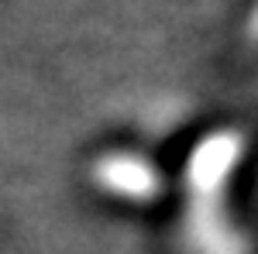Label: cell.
<instances>
[{
  "label": "cell",
  "instance_id": "cell-1",
  "mask_svg": "<svg viewBox=\"0 0 258 254\" xmlns=\"http://www.w3.org/2000/svg\"><path fill=\"white\" fill-rule=\"evenodd\" d=\"M251 38H258V14H255V21H251Z\"/></svg>",
  "mask_w": 258,
  "mask_h": 254
}]
</instances>
